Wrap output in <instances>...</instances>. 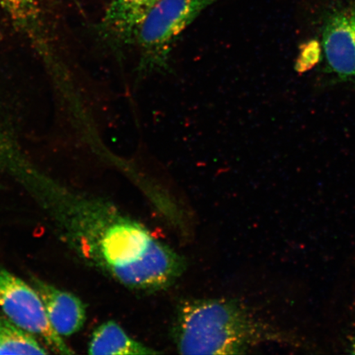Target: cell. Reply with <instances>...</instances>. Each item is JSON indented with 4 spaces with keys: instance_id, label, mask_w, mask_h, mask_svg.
<instances>
[{
    "instance_id": "cell-9",
    "label": "cell",
    "mask_w": 355,
    "mask_h": 355,
    "mask_svg": "<svg viewBox=\"0 0 355 355\" xmlns=\"http://www.w3.org/2000/svg\"><path fill=\"white\" fill-rule=\"evenodd\" d=\"M0 11L13 26L29 37H35L43 29L40 0H0Z\"/></svg>"
},
{
    "instance_id": "cell-10",
    "label": "cell",
    "mask_w": 355,
    "mask_h": 355,
    "mask_svg": "<svg viewBox=\"0 0 355 355\" xmlns=\"http://www.w3.org/2000/svg\"><path fill=\"white\" fill-rule=\"evenodd\" d=\"M33 335L0 315V354H46Z\"/></svg>"
},
{
    "instance_id": "cell-4",
    "label": "cell",
    "mask_w": 355,
    "mask_h": 355,
    "mask_svg": "<svg viewBox=\"0 0 355 355\" xmlns=\"http://www.w3.org/2000/svg\"><path fill=\"white\" fill-rule=\"evenodd\" d=\"M0 308L15 325L30 334L41 337L54 352L73 354L52 327L37 291L4 269H0Z\"/></svg>"
},
{
    "instance_id": "cell-8",
    "label": "cell",
    "mask_w": 355,
    "mask_h": 355,
    "mask_svg": "<svg viewBox=\"0 0 355 355\" xmlns=\"http://www.w3.org/2000/svg\"><path fill=\"white\" fill-rule=\"evenodd\" d=\"M88 353L92 355H144L159 352L133 339L114 321L102 323L93 332Z\"/></svg>"
},
{
    "instance_id": "cell-1",
    "label": "cell",
    "mask_w": 355,
    "mask_h": 355,
    "mask_svg": "<svg viewBox=\"0 0 355 355\" xmlns=\"http://www.w3.org/2000/svg\"><path fill=\"white\" fill-rule=\"evenodd\" d=\"M87 213L89 254L111 277L133 291L165 290L186 268L184 257L150 230L109 203H92Z\"/></svg>"
},
{
    "instance_id": "cell-7",
    "label": "cell",
    "mask_w": 355,
    "mask_h": 355,
    "mask_svg": "<svg viewBox=\"0 0 355 355\" xmlns=\"http://www.w3.org/2000/svg\"><path fill=\"white\" fill-rule=\"evenodd\" d=\"M33 282L43 302L49 321L58 334L69 336L82 329L86 322V308L81 300L42 279L33 278Z\"/></svg>"
},
{
    "instance_id": "cell-2",
    "label": "cell",
    "mask_w": 355,
    "mask_h": 355,
    "mask_svg": "<svg viewBox=\"0 0 355 355\" xmlns=\"http://www.w3.org/2000/svg\"><path fill=\"white\" fill-rule=\"evenodd\" d=\"M254 323L238 304L225 299L184 302L173 324V340L182 354H239L254 343Z\"/></svg>"
},
{
    "instance_id": "cell-3",
    "label": "cell",
    "mask_w": 355,
    "mask_h": 355,
    "mask_svg": "<svg viewBox=\"0 0 355 355\" xmlns=\"http://www.w3.org/2000/svg\"><path fill=\"white\" fill-rule=\"evenodd\" d=\"M217 1L159 0L146 17L137 35V78L170 72L171 54L178 39L204 10Z\"/></svg>"
},
{
    "instance_id": "cell-5",
    "label": "cell",
    "mask_w": 355,
    "mask_h": 355,
    "mask_svg": "<svg viewBox=\"0 0 355 355\" xmlns=\"http://www.w3.org/2000/svg\"><path fill=\"white\" fill-rule=\"evenodd\" d=\"M323 48L328 66L340 78L355 79V6L331 12L324 25Z\"/></svg>"
},
{
    "instance_id": "cell-6",
    "label": "cell",
    "mask_w": 355,
    "mask_h": 355,
    "mask_svg": "<svg viewBox=\"0 0 355 355\" xmlns=\"http://www.w3.org/2000/svg\"><path fill=\"white\" fill-rule=\"evenodd\" d=\"M159 0H113L96 26L97 33L117 54L135 44L140 26Z\"/></svg>"
}]
</instances>
